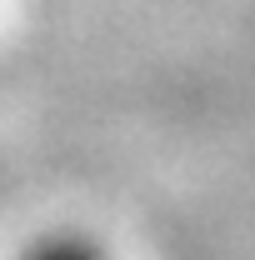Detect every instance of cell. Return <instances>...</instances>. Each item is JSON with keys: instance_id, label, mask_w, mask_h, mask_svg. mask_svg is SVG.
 Returning a JSON list of instances; mask_svg holds the SVG:
<instances>
[{"instance_id": "cell-1", "label": "cell", "mask_w": 255, "mask_h": 260, "mask_svg": "<svg viewBox=\"0 0 255 260\" xmlns=\"http://www.w3.org/2000/svg\"><path fill=\"white\" fill-rule=\"evenodd\" d=\"M15 260H110V250L100 245L95 235H80V230H50L30 240Z\"/></svg>"}]
</instances>
